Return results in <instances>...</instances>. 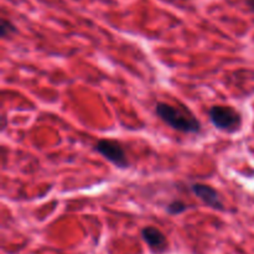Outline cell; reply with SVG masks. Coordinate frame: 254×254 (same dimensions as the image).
I'll return each instance as SVG.
<instances>
[{"instance_id": "cell-8", "label": "cell", "mask_w": 254, "mask_h": 254, "mask_svg": "<svg viewBox=\"0 0 254 254\" xmlns=\"http://www.w3.org/2000/svg\"><path fill=\"white\" fill-rule=\"evenodd\" d=\"M246 1H247V5L251 11L254 12V0H246Z\"/></svg>"}, {"instance_id": "cell-9", "label": "cell", "mask_w": 254, "mask_h": 254, "mask_svg": "<svg viewBox=\"0 0 254 254\" xmlns=\"http://www.w3.org/2000/svg\"><path fill=\"white\" fill-rule=\"evenodd\" d=\"M165 1L171 2V4H173V2H176V1H178V0H165Z\"/></svg>"}, {"instance_id": "cell-4", "label": "cell", "mask_w": 254, "mask_h": 254, "mask_svg": "<svg viewBox=\"0 0 254 254\" xmlns=\"http://www.w3.org/2000/svg\"><path fill=\"white\" fill-rule=\"evenodd\" d=\"M191 191L197 198H200L207 207L215 211H225V202L221 197L220 192L212 186L202 183H193L191 185Z\"/></svg>"}, {"instance_id": "cell-6", "label": "cell", "mask_w": 254, "mask_h": 254, "mask_svg": "<svg viewBox=\"0 0 254 254\" xmlns=\"http://www.w3.org/2000/svg\"><path fill=\"white\" fill-rule=\"evenodd\" d=\"M189 210V205L183 200H174L166 206V213L170 216H178L186 212Z\"/></svg>"}, {"instance_id": "cell-3", "label": "cell", "mask_w": 254, "mask_h": 254, "mask_svg": "<svg viewBox=\"0 0 254 254\" xmlns=\"http://www.w3.org/2000/svg\"><path fill=\"white\" fill-rule=\"evenodd\" d=\"M93 149L96 153L103 156L106 160L113 164L116 168L126 170L130 166L128 155H127L122 144L118 141L111 140V139H99L93 145Z\"/></svg>"}, {"instance_id": "cell-7", "label": "cell", "mask_w": 254, "mask_h": 254, "mask_svg": "<svg viewBox=\"0 0 254 254\" xmlns=\"http://www.w3.org/2000/svg\"><path fill=\"white\" fill-rule=\"evenodd\" d=\"M15 34H17V27L10 20L2 17L1 21H0V37L6 39V37L12 36Z\"/></svg>"}, {"instance_id": "cell-1", "label": "cell", "mask_w": 254, "mask_h": 254, "mask_svg": "<svg viewBox=\"0 0 254 254\" xmlns=\"http://www.w3.org/2000/svg\"><path fill=\"white\" fill-rule=\"evenodd\" d=\"M155 114L166 126L184 134H198L202 129L201 122L189 111L183 107V111L166 102H156Z\"/></svg>"}, {"instance_id": "cell-5", "label": "cell", "mask_w": 254, "mask_h": 254, "mask_svg": "<svg viewBox=\"0 0 254 254\" xmlns=\"http://www.w3.org/2000/svg\"><path fill=\"white\" fill-rule=\"evenodd\" d=\"M140 235L144 242L148 245V247L153 252L161 253L168 248L169 245L168 240H166V236L159 228L153 227V226H146V227H144L141 230Z\"/></svg>"}, {"instance_id": "cell-2", "label": "cell", "mask_w": 254, "mask_h": 254, "mask_svg": "<svg viewBox=\"0 0 254 254\" xmlns=\"http://www.w3.org/2000/svg\"><path fill=\"white\" fill-rule=\"evenodd\" d=\"M208 118L216 129L227 133H236L242 127V116L231 106H212L208 109Z\"/></svg>"}]
</instances>
